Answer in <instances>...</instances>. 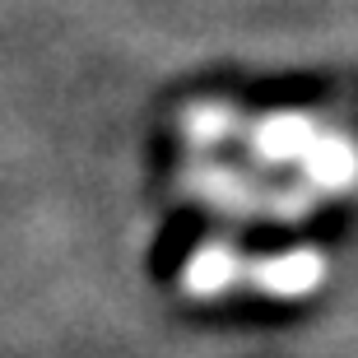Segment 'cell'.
Listing matches in <instances>:
<instances>
[{
	"mask_svg": "<svg viewBox=\"0 0 358 358\" xmlns=\"http://www.w3.org/2000/svg\"><path fill=\"white\" fill-rule=\"evenodd\" d=\"M182 140L191 149L242 145L256 163L298 173V186H307L317 200L349 196L358 186V140L312 112L242 117L228 103H196L182 112Z\"/></svg>",
	"mask_w": 358,
	"mask_h": 358,
	"instance_id": "cell-1",
	"label": "cell"
},
{
	"mask_svg": "<svg viewBox=\"0 0 358 358\" xmlns=\"http://www.w3.org/2000/svg\"><path fill=\"white\" fill-rule=\"evenodd\" d=\"M326 284V256L293 247L279 256H242L228 242H205L186 256L182 293L228 298V293H266V298H307Z\"/></svg>",
	"mask_w": 358,
	"mask_h": 358,
	"instance_id": "cell-2",
	"label": "cell"
},
{
	"mask_svg": "<svg viewBox=\"0 0 358 358\" xmlns=\"http://www.w3.org/2000/svg\"><path fill=\"white\" fill-rule=\"evenodd\" d=\"M182 191H191V200L210 205V210L228 214V219H298L317 205V196L307 186H270L256 177L228 168V163L210 159H186L182 163Z\"/></svg>",
	"mask_w": 358,
	"mask_h": 358,
	"instance_id": "cell-3",
	"label": "cell"
}]
</instances>
